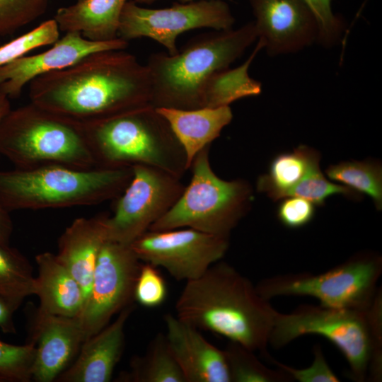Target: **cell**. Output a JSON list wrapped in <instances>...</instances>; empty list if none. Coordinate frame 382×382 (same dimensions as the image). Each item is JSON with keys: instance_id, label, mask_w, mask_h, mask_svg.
<instances>
[{"instance_id": "6da1fadb", "label": "cell", "mask_w": 382, "mask_h": 382, "mask_svg": "<svg viewBox=\"0 0 382 382\" xmlns=\"http://www.w3.org/2000/svg\"><path fill=\"white\" fill-rule=\"evenodd\" d=\"M30 103L83 127L150 104L147 67L124 50L88 54L29 83ZM151 105V104H150Z\"/></svg>"}, {"instance_id": "7a4b0ae2", "label": "cell", "mask_w": 382, "mask_h": 382, "mask_svg": "<svg viewBox=\"0 0 382 382\" xmlns=\"http://www.w3.org/2000/svg\"><path fill=\"white\" fill-rule=\"evenodd\" d=\"M176 316L198 330L210 331L267 358L278 313L255 285L225 262L186 282L175 303Z\"/></svg>"}, {"instance_id": "3957f363", "label": "cell", "mask_w": 382, "mask_h": 382, "mask_svg": "<svg viewBox=\"0 0 382 382\" xmlns=\"http://www.w3.org/2000/svg\"><path fill=\"white\" fill-rule=\"evenodd\" d=\"M257 39L254 22H250L238 29L198 35L175 54H150L146 64L150 104L156 108H204L205 93L214 76L230 67Z\"/></svg>"}, {"instance_id": "277c9868", "label": "cell", "mask_w": 382, "mask_h": 382, "mask_svg": "<svg viewBox=\"0 0 382 382\" xmlns=\"http://www.w3.org/2000/svg\"><path fill=\"white\" fill-rule=\"evenodd\" d=\"M308 335L325 337L342 352L350 379L381 381L382 295L366 310L303 304L288 313L278 312L269 345L281 349Z\"/></svg>"}, {"instance_id": "5b68a950", "label": "cell", "mask_w": 382, "mask_h": 382, "mask_svg": "<svg viewBox=\"0 0 382 382\" xmlns=\"http://www.w3.org/2000/svg\"><path fill=\"white\" fill-rule=\"evenodd\" d=\"M132 174V167L61 165L0 171V206L10 212L98 204L117 198Z\"/></svg>"}, {"instance_id": "8992f818", "label": "cell", "mask_w": 382, "mask_h": 382, "mask_svg": "<svg viewBox=\"0 0 382 382\" xmlns=\"http://www.w3.org/2000/svg\"><path fill=\"white\" fill-rule=\"evenodd\" d=\"M80 128L98 168L145 165L180 178L188 170L180 144L150 104Z\"/></svg>"}, {"instance_id": "52a82bcc", "label": "cell", "mask_w": 382, "mask_h": 382, "mask_svg": "<svg viewBox=\"0 0 382 382\" xmlns=\"http://www.w3.org/2000/svg\"><path fill=\"white\" fill-rule=\"evenodd\" d=\"M0 155L20 169L97 168L82 129L32 103L11 110L1 121Z\"/></svg>"}, {"instance_id": "ba28073f", "label": "cell", "mask_w": 382, "mask_h": 382, "mask_svg": "<svg viewBox=\"0 0 382 382\" xmlns=\"http://www.w3.org/2000/svg\"><path fill=\"white\" fill-rule=\"evenodd\" d=\"M209 149L206 146L195 156L189 184L174 205L149 230L191 228L229 238L247 211L252 190L243 180L228 181L218 177L211 167Z\"/></svg>"}, {"instance_id": "9c48e42d", "label": "cell", "mask_w": 382, "mask_h": 382, "mask_svg": "<svg viewBox=\"0 0 382 382\" xmlns=\"http://www.w3.org/2000/svg\"><path fill=\"white\" fill-rule=\"evenodd\" d=\"M381 274V256L360 254L321 273L278 274L261 279L255 287L269 301L279 296H310L327 307L366 310L382 295L378 286Z\"/></svg>"}, {"instance_id": "30bf717a", "label": "cell", "mask_w": 382, "mask_h": 382, "mask_svg": "<svg viewBox=\"0 0 382 382\" xmlns=\"http://www.w3.org/2000/svg\"><path fill=\"white\" fill-rule=\"evenodd\" d=\"M234 23L231 8L223 0H195L163 8H145L129 0L122 12L118 37L127 42L151 38L163 46L168 54H175L178 52L179 35L199 28L230 30Z\"/></svg>"}, {"instance_id": "8fae6325", "label": "cell", "mask_w": 382, "mask_h": 382, "mask_svg": "<svg viewBox=\"0 0 382 382\" xmlns=\"http://www.w3.org/2000/svg\"><path fill=\"white\" fill-rule=\"evenodd\" d=\"M132 172L107 218L108 240L129 245L174 205L185 187L180 178L155 167L136 165Z\"/></svg>"}, {"instance_id": "7c38bea8", "label": "cell", "mask_w": 382, "mask_h": 382, "mask_svg": "<svg viewBox=\"0 0 382 382\" xmlns=\"http://www.w3.org/2000/svg\"><path fill=\"white\" fill-rule=\"evenodd\" d=\"M141 264L130 245L108 240L100 252L91 290L77 317L83 342L131 305Z\"/></svg>"}, {"instance_id": "4fadbf2b", "label": "cell", "mask_w": 382, "mask_h": 382, "mask_svg": "<svg viewBox=\"0 0 382 382\" xmlns=\"http://www.w3.org/2000/svg\"><path fill=\"white\" fill-rule=\"evenodd\" d=\"M228 238L191 228L146 231L130 247L139 260L165 269L177 280L201 277L226 254Z\"/></svg>"}, {"instance_id": "5bb4252c", "label": "cell", "mask_w": 382, "mask_h": 382, "mask_svg": "<svg viewBox=\"0 0 382 382\" xmlns=\"http://www.w3.org/2000/svg\"><path fill=\"white\" fill-rule=\"evenodd\" d=\"M257 39L270 56L297 52L316 42L318 24L304 0H249Z\"/></svg>"}, {"instance_id": "9a60e30c", "label": "cell", "mask_w": 382, "mask_h": 382, "mask_svg": "<svg viewBox=\"0 0 382 382\" xmlns=\"http://www.w3.org/2000/svg\"><path fill=\"white\" fill-rule=\"evenodd\" d=\"M128 42L118 37L92 41L79 32H67L47 50L25 55L0 66V91L9 98L18 97L26 84L41 75L66 68L96 52L125 50Z\"/></svg>"}, {"instance_id": "2e32d148", "label": "cell", "mask_w": 382, "mask_h": 382, "mask_svg": "<svg viewBox=\"0 0 382 382\" xmlns=\"http://www.w3.org/2000/svg\"><path fill=\"white\" fill-rule=\"evenodd\" d=\"M30 342L35 346L32 379L51 382L69 367L83 337L77 317L37 311Z\"/></svg>"}, {"instance_id": "e0dca14e", "label": "cell", "mask_w": 382, "mask_h": 382, "mask_svg": "<svg viewBox=\"0 0 382 382\" xmlns=\"http://www.w3.org/2000/svg\"><path fill=\"white\" fill-rule=\"evenodd\" d=\"M164 322L169 347L186 382H231L224 350L177 316L167 313Z\"/></svg>"}, {"instance_id": "ac0fdd59", "label": "cell", "mask_w": 382, "mask_h": 382, "mask_svg": "<svg viewBox=\"0 0 382 382\" xmlns=\"http://www.w3.org/2000/svg\"><path fill=\"white\" fill-rule=\"evenodd\" d=\"M132 305L122 310L117 318L84 341L75 361L57 378L63 382H108L119 362L125 345V325Z\"/></svg>"}, {"instance_id": "d6986e66", "label": "cell", "mask_w": 382, "mask_h": 382, "mask_svg": "<svg viewBox=\"0 0 382 382\" xmlns=\"http://www.w3.org/2000/svg\"><path fill=\"white\" fill-rule=\"evenodd\" d=\"M102 214L74 219L58 241V260L81 286L85 301L102 247L108 240L107 218Z\"/></svg>"}, {"instance_id": "ffe728a7", "label": "cell", "mask_w": 382, "mask_h": 382, "mask_svg": "<svg viewBox=\"0 0 382 382\" xmlns=\"http://www.w3.org/2000/svg\"><path fill=\"white\" fill-rule=\"evenodd\" d=\"M37 276L35 293L38 311L57 316L78 317L85 303L83 291L56 254L44 252L35 256Z\"/></svg>"}, {"instance_id": "44dd1931", "label": "cell", "mask_w": 382, "mask_h": 382, "mask_svg": "<svg viewBox=\"0 0 382 382\" xmlns=\"http://www.w3.org/2000/svg\"><path fill=\"white\" fill-rule=\"evenodd\" d=\"M184 150L190 169L195 156L220 136L233 119L231 108L220 106L183 110L157 108Z\"/></svg>"}, {"instance_id": "7402d4cb", "label": "cell", "mask_w": 382, "mask_h": 382, "mask_svg": "<svg viewBox=\"0 0 382 382\" xmlns=\"http://www.w3.org/2000/svg\"><path fill=\"white\" fill-rule=\"evenodd\" d=\"M129 0H79L59 8L54 15L60 31L79 32L97 42L118 38L120 18Z\"/></svg>"}, {"instance_id": "603a6c76", "label": "cell", "mask_w": 382, "mask_h": 382, "mask_svg": "<svg viewBox=\"0 0 382 382\" xmlns=\"http://www.w3.org/2000/svg\"><path fill=\"white\" fill-rule=\"evenodd\" d=\"M319 159L318 153L306 146L281 154L272 160L268 172L259 177L257 189L274 200L286 197Z\"/></svg>"}, {"instance_id": "cb8c5ba5", "label": "cell", "mask_w": 382, "mask_h": 382, "mask_svg": "<svg viewBox=\"0 0 382 382\" xmlns=\"http://www.w3.org/2000/svg\"><path fill=\"white\" fill-rule=\"evenodd\" d=\"M120 379L128 382H186L162 333L151 341L144 355L132 358L130 371L122 374Z\"/></svg>"}, {"instance_id": "d4e9b609", "label": "cell", "mask_w": 382, "mask_h": 382, "mask_svg": "<svg viewBox=\"0 0 382 382\" xmlns=\"http://www.w3.org/2000/svg\"><path fill=\"white\" fill-rule=\"evenodd\" d=\"M263 47L262 42L258 40L254 50L241 65L223 69L214 76L205 93L204 108L229 106L238 99L260 94L261 83L250 77L248 69Z\"/></svg>"}, {"instance_id": "484cf974", "label": "cell", "mask_w": 382, "mask_h": 382, "mask_svg": "<svg viewBox=\"0 0 382 382\" xmlns=\"http://www.w3.org/2000/svg\"><path fill=\"white\" fill-rule=\"evenodd\" d=\"M328 178L341 183L354 192L364 193L374 201L376 207H382V170L377 163L342 162L326 170Z\"/></svg>"}, {"instance_id": "4316f807", "label": "cell", "mask_w": 382, "mask_h": 382, "mask_svg": "<svg viewBox=\"0 0 382 382\" xmlns=\"http://www.w3.org/2000/svg\"><path fill=\"white\" fill-rule=\"evenodd\" d=\"M34 293L35 277L28 260L9 243H0V295L23 300Z\"/></svg>"}, {"instance_id": "83f0119b", "label": "cell", "mask_w": 382, "mask_h": 382, "mask_svg": "<svg viewBox=\"0 0 382 382\" xmlns=\"http://www.w3.org/2000/svg\"><path fill=\"white\" fill-rule=\"evenodd\" d=\"M231 382H291L293 378L285 371L265 366L254 352L230 341L224 349Z\"/></svg>"}, {"instance_id": "f1b7e54d", "label": "cell", "mask_w": 382, "mask_h": 382, "mask_svg": "<svg viewBox=\"0 0 382 382\" xmlns=\"http://www.w3.org/2000/svg\"><path fill=\"white\" fill-rule=\"evenodd\" d=\"M56 21L50 19L29 32L0 46V66L25 56L36 48L53 45L60 37Z\"/></svg>"}, {"instance_id": "f546056e", "label": "cell", "mask_w": 382, "mask_h": 382, "mask_svg": "<svg viewBox=\"0 0 382 382\" xmlns=\"http://www.w3.org/2000/svg\"><path fill=\"white\" fill-rule=\"evenodd\" d=\"M35 356L33 342L16 345L0 340V381H30Z\"/></svg>"}, {"instance_id": "4dcf8cb0", "label": "cell", "mask_w": 382, "mask_h": 382, "mask_svg": "<svg viewBox=\"0 0 382 382\" xmlns=\"http://www.w3.org/2000/svg\"><path fill=\"white\" fill-rule=\"evenodd\" d=\"M50 0H0V37L14 33L42 16Z\"/></svg>"}, {"instance_id": "1f68e13d", "label": "cell", "mask_w": 382, "mask_h": 382, "mask_svg": "<svg viewBox=\"0 0 382 382\" xmlns=\"http://www.w3.org/2000/svg\"><path fill=\"white\" fill-rule=\"evenodd\" d=\"M335 194L356 196V192L342 185L329 182L323 175L319 161L316 162L303 179L289 192L287 197H299L315 205H323L325 200Z\"/></svg>"}, {"instance_id": "d6a6232c", "label": "cell", "mask_w": 382, "mask_h": 382, "mask_svg": "<svg viewBox=\"0 0 382 382\" xmlns=\"http://www.w3.org/2000/svg\"><path fill=\"white\" fill-rule=\"evenodd\" d=\"M167 296L166 282L157 267L145 262L141 265L134 290V300L147 308L161 305Z\"/></svg>"}, {"instance_id": "836d02e7", "label": "cell", "mask_w": 382, "mask_h": 382, "mask_svg": "<svg viewBox=\"0 0 382 382\" xmlns=\"http://www.w3.org/2000/svg\"><path fill=\"white\" fill-rule=\"evenodd\" d=\"M313 12L318 24L316 42L325 47L337 44L342 36L345 25L332 11L331 0H304Z\"/></svg>"}, {"instance_id": "e575fe53", "label": "cell", "mask_w": 382, "mask_h": 382, "mask_svg": "<svg viewBox=\"0 0 382 382\" xmlns=\"http://www.w3.org/2000/svg\"><path fill=\"white\" fill-rule=\"evenodd\" d=\"M313 361L309 366L296 369L279 361L269 359L277 368L287 373L294 381L299 382H338L339 377L329 366L320 345L313 349Z\"/></svg>"}, {"instance_id": "d590c367", "label": "cell", "mask_w": 382, "mask_h": 382, "mask_svg": "<svg viewBox=\"0 0 382 382\" xmlns=\"http://www.w3.org/2000/svg\"><path fill=\"white\" fill-rule=\"evenodd\" d=\"M315 215V204L299 197L289 196L279 204L277 217L287 228H299L310 223Z\"/></svg>"}, {"instance_id": "8d00e7d4", "label": "cell", "mask_w": 382, "mask_h": 382, "mask_svg": "<svg viewBox=\"0 0 382 382\" xmlns=\"http://www.w3.org/2000/svg\"><path fill=\"white\" fill-rule=\"evenodd\" d=\"M23 300L0 295V329L4 333H15L13 314Z\"/></svg>"}, {"instance_id": "74e56055", "label": "cell", "mask_w": 382, "mask_h": 382, "mask_svg": "<svg viewBox=\"0 0 382 382\" xmlns=\"http://www.w3.org/2000/svg\"><path fill=\"white\" fill-rule=\"evenodd\" d=\"M13 232V223L9 212L0 206V243H9Z\"/></svg>"}, {"instance_id": "f35d334b", "label": "cell", "mask_w": 382, "mask_h": 382, "mask_svg": "<svg viewBox=\"0 0 382 382\" xmlns=\"http://www.w3.org/2000/svg\"><path fill=\"white\" fill-rule=\"evenodd\" d=\"M11 110L10 98L0 91V124Z\"/></svg>"}, {"instance_id": "ab89813d", "label": "cell", "mask_w": 382, "mask_h": 382, "mask_svg": "<svg viewBox=\"0 0 382 382\" xmlns=\"http://www.w3.org/2000/svg\"><path fill=\"white\" fill-rule=\"evenodd\" d=\"M138 4H147L150 5L158 0H134Z\"/></svg>"}, {"instance_id": "60d3db41", "label": "cell", "mask_w": 382, "mask_h": 382, "mask_svg": "<svg viewBox=\"0 0 382 382\" xmlns=\"http://www.w3.org/2000/svg\"><path fill=\"white\" fill-rule=\"evenodd\" d=\"M178 1L179 2H181V3H187V2L192 1L195 0H178Z\"/></svg>"}, {"instance_id": "b9f144b4", "label": "cell", "mask_w": 382, "mask_h": 382, "mask_svg": "<svg viewBox=\"0 0 382 382\" xmlns=\"http://www.w3.org/2000/svg\"><path fill=\"white\" fill-rule=\"evenodd\" d=\"M76 1H79V0H76Z\"/></svg>"}, {"instance_id": "7bdbcfd3", "label": "cell", "mask_w": 382, "mask_h": 382, "mask_svg": "<svg viewBox=\"0 0 382 382\" xmlns=\"http://www.w3.org/2000/svg\"><path fill=\"white\" fill-rule=\"evenodd\" d=\"M1 382V381H0Z\"/></svg>"}]
</instances>
